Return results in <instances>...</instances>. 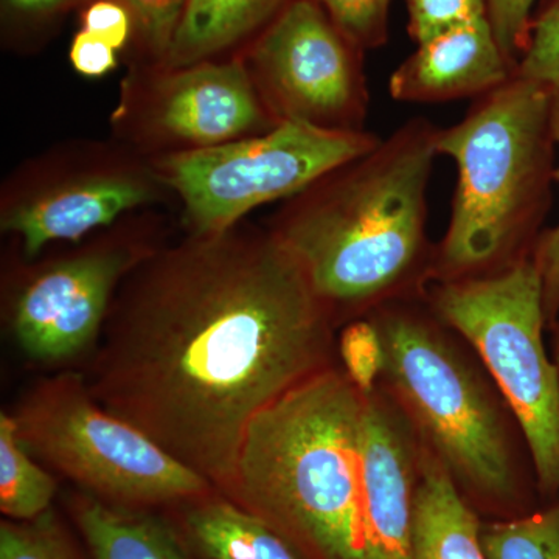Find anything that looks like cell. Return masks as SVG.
<instances>
[{
    "label": "cell",
    "instance_id": "29",
    "mask_svg": "<svg viewBox=\"0 0 559 559\" xmlns=\"http://www.w3.org/2000/svg\"><path fill=\"white\" fill-rule=\"evenodd\" d=\"M83 31L105 40L114 50L120 51L134 38L131 14L114 0H92L81 13Z\"/></svg>",
    "mask_w": 559,
    "mask_h": 559
},
{
    "label": "cell",
    "instance_id": "17",
    "mask_svg": "<svg viewBox=\"0 0 559 559\" xmlns=\"http://www.w3.org/2000/svg\"><path fill=\"white\" fill-rule=\"evenodd\" d=\"M183 530L205 559H300L267 522L218 491L187 502Z\"/></svg>",
    "mask_w": 559,
    "mask_h": 559
},
{
    "label": "cell",
    "instance_id": "23",
    "mask_svg": "<svg viewBox=\"0 0 559 559\" xmlns=\"http://www.w3.org/2000/svg\"><path fill=\"white\" fill-rule=\"evenodd\" d=\"M359 50H371L388 39L392 0H312Z\"/></svg>",
    "mask_w": 559,
    "mask_h": 559
},
{
    "label": "cell",
    "instance_id": "15",
    "mask_svg": "<svg viewBox=\"0 0 559 559\" xmlns=\"http://www.w3.org/2000/svg\"><path fill=\"white\" fill-rule=\"evenodd\" d=\"M480 524L455 488L451 471L433 457L421 459L414 495L415 559H487Z\"/></svg>",
    "mask_w": 559,
    "mask_h": 559
},
{
    "label": "cell",
    "instance_id": "6",
    "mask_svg": "<svg viewBox=\"0 0 559 559\" xmlns=\"http://www.w3.org/2000/svg\"><path fill=\"white\" fill-rule=\"evenodd\" d=\"M443 322L477 349L527 441L540 489L559 491V369L544 345L543 278L533 259L448 280L433 296Z\"/></svg>",
    "mask_w": 559,
    "mask_h": 559
},
{
    "label": "cell",
    "instance_id": "28",
    "mask_svg": "<svg viewBox=\"0 0 559 559\" xmlns=\"http://www.w3.org/2000/svg\"><path fill=\"white\" fill-rule=\"evenodd\" d=\"M551 134L559 145V90L551 100ZM554 176L559 180V168ZM533 261L543 278L547 320H555L559 314V224L540 238Z\"/></svg>",
    "mask_w": 559,
    "mask_h": 559
},
{
    "label": "cell",
    "instance_id": "1",
    "mask_svg": "<svg viewBox=\"0 0 559 559\" xmlns=\"http://www.w3.org/2000/svg\"><path fill=\"white\" fill-rule=\"evenodd\" d=\"M330 312L271 229L190 235L124 275L83 377L223 492L252 418L329 367Z\"/></svg>",
    "mask_w": 559,
    "mask_h": 559
},
{
    "label": "cell",
    "instance_id": "31",
    "mask_svg": "<svg viewBox=\"0 0 559 559\" xmlns=\"http://www.w3.org/2000/svg\"><path fill=\"white\" fill-rule=\"evenodd\" d=\"M79 0H2L3 21L16 25L46 24Z\"/></svg>",
    "mask_w": 559,
    "mask_h": 559
},
{
    "label": "cell",
    "instance_id": "27",
    "mask_svg": "<svg viewBox=\"0 0 559 559\" xmlns=\"http://www.w3.org/2000/svg\"><path fill=\"white\" fill-rule=\"evenodd\" d=\"M488 21L500 49L514 66L527 49L536 0H487Z\"/></svg>",
    "mask_w": 559,
    "mask_h": 559
},
{
    "label": "cell",
    "instance_id": "19",
    "mask_svg": "<svg viewBox=\"0 0 559 559\" xmlns=\"http://www.w3.org/2000/svg\"><path fill=\"white\" fill-rule=\"evenodd\" d=\"M57 481L32 459L13 415L0 414V511L10 521H33L51 510Z\"/></svg>",
    "mask_w": 559,
    "mask_h": 559
},
{
    "label": "cell",
    "instance_id": "20",
    "mask_svg": "<svg viewBox=\"0 0 559 559\" xmlns=\"http://www.w3.org/2000/svg\"><path fill=\"white\" fill-rule=\"evenodd\" d=\"M487 559H559V502L480 533Z\"/></svg>",
    "mask_w": 559,
    "mask_h": 559
},
{
    "label": "cell",
    "instance_id": "10",
    "mask_svg": "<svg viewBox=\"0 0 559 559\" xmlns=\"http://www.w3.org/2000/svg\"><path fill=\"white\" fill-rule=\"evenodd\" d=\"M162 182L142 162L105 148L73 151L33 165L3 198L0 226L17 235L25 255L55 241H76L123 213L156 201Z\"/></svg>",
    "mask_w": 559,
    "mask_h": 559
},
{
    "label": "cell",
    "instance_id": "12",
    "mask_svg": "<svg viewBox=\"0 0 559 559\" xmlns=\"http://www.w3.org/2000/svg\"><path fill=\"white\" fill-rule=\"evenodd\" d=\"M146 252L121 242L100 246L33 275L13 310L22 352L38 362L60 364L94 347L121 280Z\"/></svg>",
    "mask_w": 559,
    "mask_h": 559
},
{
    "label": "cell",
    "instance_id": "25",
    "mask_svg": "<svg viewBox=\"0 0 559 559\" xmlns=\"http://www.w3.org/2000/svg\"><path fill=\"white\" fill-rule=\"evenodd\" d=\"M340 352L349 381L360 392H373L378 377L385 369L384 342L378 325L369 322L348 325L342 333Z\"/></svg>",
    "mask_w": 559,
    "mask_h": 559
},
{
    "label": "cell",
    "instance_id": "24",
    "mask_svg": "<svg viewBox=\"0 0 559 559\" xmlns=\"http://www.w3.org/2000/svg\"><path fill=\"white\" fill-rule=\"evenodd\" d=\"M516 75L559 90V0L532 21L527 49L518 61Z\"/></svg>",
    "mask_w": 559,
    "mask_h": 559
},
{
    "label": "cell",
    "instance_id": "8",
    "mask_svg": "<svg viewBox=\"0 0 559 559\" xmlns=\"http://www.w3.org/2000/svg\"><path fill=\"white\" fill-rule=\"evenodd\" d=\"M385 377L452 476L489 498L513 491V468L498 411L476 374L414 316L378 323Z\"/></svg>",
    "mask_w": 559,
    "mask_h": 559
},
{
    "label": "cell",
    "instance_id": "21",
    "mask_svg": "<svg viewBox=\"0 0 559 559\" xmlns=\"http://www.w3.org/2000/svg\"><path fill=\"white\" fill-rule=\"evenodd\" d=\"M92 0H79L86 5ZM131 14L134 40L151 66H160L178 31L187 0H114Z\"/></svg>",
    "mask_w": 559,
    "mask_h": 559
},
{
    "label": "cell",
    "instance_id": "2",
    "mask_svg": "<svg viewBox=\"0 0 559 559\" xmlns=\"http://www.w3.org/2000/svg\"><path fill=\"white\" fill-rule=\"evenodd\" d=\"M325 369L249 423L221 495L257 514L307 559H364L367 401Z\"/></svg>",
    "mask_w": 559,
    "mask_h": 559
},
{
    "label": "cell",
    "instance_id": "13",
    "mask_svg": "<svg viewBox=\"0 0 559 559\" xmlns=\"http://www.w3.org/2000/svg\"><path fill=\"white\" fill-rule=\"evenodd\" d=\"M414 473L403 426L370 393L364 437V559H415Z\"/></svg>",
    "mask_w": 559,
    "mask_h": 559
},
{
    "label": "cell",
    "instance_id": "26",
    "mask_svg": "<svg viewBox=\"0 0 559 559\" xmlns=\"http://www.w3.org/2000/svg\"><path fill=\"white\" fill-rule=\"evenodd\" d=\"M406 5L411 36L417 44L466 22L488 17L487 0H406Z\"/></svg>",
    "mask_w": 559,
    "mask_h": 559
},
{
    "label": "cell",
    "instance_id": "9",
    "mask_svg": "<svg viewBox=\"0 0 559 559\" xmlns=\"http://www.w3.org/2000/svg\"><path fill=\"white\" fill-rule=\"evenodd\" d=\"M360 51L312 0H289L246 57L275 121L362 131L367 114Z\"/></svg>",
    "mask_w": 559,
    "mask_h": 559
},
{
    "label": "cell",
    "instance_id": "32",
    "mask_svg": "<svg viewBox=\"0 0 559 559\" xmlns=\"http://www.w3.org/2000/svg\"><path fill=\"white\" fill-rule=\"evenodd\" d=\"M555 356H557V360H555V362L558 364V369H559V322H558V334H557V349H555Z\"/></svg>",
    "mask_w": 559,
    "mask_h": 559
},
{
    "label": "cell",
    "instance_id": "7",
    "mask_svg": "<svg viewBox=\"0 0 559 559\" xmlns=\"http://www.w3.org/2000/svg\"><path fill=\"white\" fill-rule=\"evenodd\" d=\"M378 142L364 130L286 120L249 138L162 154L154 170L179 194L191 235L219 234L260 205L296 197Z\"/></svg>",
    "mask_w": 559,
    "mask_h": 559
},
{
    "label": "cell",
    "instance_id": "4",
    "mask_svg": "<svg viewBox=\"0 0 559 559\" xmlns=\"http://www.w3.org/2000/svg\"><path fill=\"white\" fill-rule=\"evenodd\" d=\"M554 90L514 73L477 97L459 123L437 131L457 187L440 246L450 280L507 259L538 219L549 176Z\"/></svg>",
    "mask_w": 559,
    "mask_h": 559
},
{
    "label": "cell",
    "instance_id": "3",
    "mask_svg": "<svg viewBox=\"0 0 559 559\" xmlns=\"http://www.w3.org/2000/svg\"><path fill=\"white\" fill-rule=\"evenodd\" d=\"M437 131L426 119L406 121L289 198L272 224L330 307L380 297L417 263Z\"/></svg>",
    "mask_w": 559,
    "mask_h": 559
},
{
    "label": "cell",
    "instance_id": "30",
    "mask_svg": "<svg viewBox=\"0 0 559 559\" xmlns=\"http://www.w3.org/2000/svg\"><path fill=\"white\" fill-rule=\"evenodd\" d=\"M69 58L73 69L90 79H98L117 68V51L83 28L72 40Z\"/></svg>",
    "mask_w": 559,
    "mask_h": 559
},
{
    "label": "cell",
    "instance_id": "16",
    "mask_svg": "<svg viewBox=\"0 0 559 559\" xmlns=\"http://www.w3.org/2000/svg\"><path fill=\"white\" fill-rule=\"evenodd\" d=\"M289 0H187L162 68L210 61L264 31Z\"/></svg>",
    "mask_w": 559,
    "mask_h": 559
},
{
    "label": "cell",
    "instance_id": "5",
    "mask_svg": "<svg viewBox=\"0 0 559 559\" xmlns=\"http://www.w3.org/2000/svg\"><path fill=\"white\" fill-rule=\"evenodd\" d=\"M11 415L28 451L106 502L139 509L216 491L143 430L105 409L83 373L33 385Z\"/></svg>",
    "mask_w": 559,
    "mask_h": 559
},
{
    "label": "cell",
    "instance_id": "11",
    "mask_svg": "<svg viewBox=\"0 0 559 559\" xmlns=\"http://www.w3.org/2000/svg\"><path fill=\"white\" fill-rule=\"evenodd\" d=\"M116 119L140 138L175 151L207 148L270 131L277 124L261 100L245 60L189 68L151 66L130 76Z\"/></svg>",
    "mask_w": 559,
    "mask_h": 559
},
{
    "label": "cell",
    "instance_id": "22",
    "mask_svg": "<svg viewBox=\"0 0 559 559\" xmlns=\"http://www.w3.org/2000/svg\"><path fill=\"white\" fill-rule=\"evenodd\" d=\"M0 559H79L53 511L33 521L0 524Z\"/></svg>",
    "mask_w": 559,
    "mask_h": 559
},
{
    "label": "cell",
    "instance_id": "14",
    "mask_svg": "<svg viewBox=\"0 0 559 559\" xmlns=\"http://www.w3.org/2000/svg\"><path fill=\"white\" fill-rule=\"evenodd\" d=\"M417 46L390 76L389 91L395 100L441 103L480 97L516 73L488 17L457 25Z\"/></svg>",
    "mask_w": 559,
    "mask_h": 559
},
{
    "label": "cell",
    "instance_id": "18",
    "mask_svg": "<svg viewBox=\"0 0 559 559\" xmlns=\"http://www.w3.org/2000/svg\"><path fill=\"white\" fill-rule=\"evenodd\" d=\"M73 516L94 559H190L165 522L134 507L80 496Z\"/></svg>",
    "mask_w": 559,
    "mask_h": 559
}]
</instances>
